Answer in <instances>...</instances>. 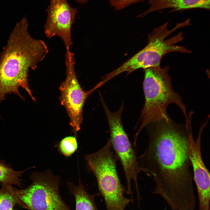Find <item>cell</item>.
<instances>
[{
    "label": "cell",
    "mask_w": 210,
    "mask_h": 210,
    "mask_svg": "<svg viewBox=\"0 0 210 210\" xmlns=\"http://www.w3.org/2000/svg\"><path fill=\"white\" fill-rule=\"evenodd\" d=\"M146 126L148 146L137 159L143 171L155 181L153 193L161 196L173 210H195L188 149L191 124H178L169 118Z\"/></svg>",
    "instance_id": "1"
},
{
    "label": "cell",
    "mask_w": 210,
    "mask_h": 210,
    "mask_svg": "<svg viewBox=\"0 0 210 210\" xmlns=\"http://www.w3.org/2000/svg\"><path fill=\"white\" fill-rule=\"evenodd\" d=\"M28 28L25 18L17 23L0 56V103L8 93L23 99L19 92L20 87L35 101L29 85V71L37 68L49 50L43 41L31 36Z\"/></svg>",
    "instance_id": "2"
},
{
    "label": "cell",
    "mask_w": 210,
    "mask_h": 210,
    "mask_svg": "<svg viewBox=\"0 0 210 210\" xmlns=\"http://www.w3.org/2000/svg\"><path fill=\"white\" fill-rule=\"evenodd\" d=\"M169 69L167 66L162 68L160 65L145 69L143 88L145 101L140 117V126L135 134V139L141 130L148 124L169 118L166 110L170 104L178 106L185 116L186 123L189 121V118L182 99L172 86Z\"/></svg>",
    "instance_id": "3"
},
{
    "label": "cell",
    "mask_w": 210,
    "mask_h": 210,
    "mask_svg": "<svg viewBox=\"0 0 210 210\" xmlns=\"http://www.w3.org/2000/svg\"><path fill=\"white\" fill-rule=\"evenodd\" d=\"M110 139L100 149L86 155L85 159L94 174L100 193L104 197L107 210H125L133 201L124 195L116 169L118 158L114 155Z\"/></svg>",
    "instance_id": "4"
},
{
    "label": "cell",
    "mask_w": 210,
    "mask_h": 210,
    "mask_svg": "<svg viewBox=\"0 0 210 210\" xmlns=\"http://www.w3.org/2000/svg\"><path fill=\"white\" fill-rule=\"evenodd\" d=\"M167 22L155 29L149 35L148 44L142 50L113 71L116 76L125 72L130 73L140 68H146L160 65L161 60L166 54L172 52L190 53L191 51L186 48L176 45L184 38L182 33H179L171 38H167L178 29L190 25L188 20L177 23L171 29L167 28Z\"/></svg>",
    "instance_id": "5"
},
{
    "label": "cell",
    "mask_w": 210,
    "mask_h": 210,
    "mask_svg": "<svg viewBox=\"0 0 210 210\" xmlns=\"http://www.w3.org/2000/svg\"><path fill=\"white\" fill-rule=\"evenodd\" d=\"M30 179L32 183L27 188L15 189L21 205L30 210H71L60 195L58 176L48 169L33 172Z\"/></svg>",
    "instance_id": "6"
},
{
    "label": "cell",
    "mask_w": 210,
    "mask_h": 210,
    "mask_svg": "<svg viewBox=\"0 0 210 210\" xmlns=\"http://www.w3.org/2000/svg\"><path fill=\"white\" fill-rule=\"evenodd\" d=\"M107 118L110 129V138L112 148L120 160L125 174L127 193L131 194V182L135 185L137 194H139L138 175L143 171L138 161L135 150L122 125L121 115L124 106L115 112H111L104 101L102 102Z\"/></svg>",
    "instance_id": "7"
},
{
    "label": "cell",
    "mask_w": 210,
    "mask_h": 210,
    "mask_svg": "<svg viewBox=\"0 0 210 210\" xmlns=\"http://www.w3.org/2000/svg\"><path fill=\"white\" fill-rule=\"evenodd\" d=\"M66 76L60 86V100L65 108L70 119V124L75 134L80 130L83 120V110L88 96L101 86L97 84L90 90L85 91L78 81L75 70L74 54L66 49L65 58Z\"/></svg>",
    "instance_id": "8"
},
{
    "label": "cell",
    "mask_w": 210,
    "mask_h": 210,
    "mask_svg": "<svg viewBox=\"0 0 210 210\" xmlns=\"http://www.w3.org/2000/svg\"><path fill=\"white\" fill-rule=\"evenodd\" d=\"M47 17L44 25V33L48 38L55 36L62 40L66 49L72 45L71 29L77 13L67 0H50L46 10Z\"/></svg>",
    "instance_id": "9"
},
{
    "label": "cell",
    "mask_w": 210,
    "mask_h": 210,
    "mask_svg": "<svg viewBox=\"0 0 210 210\" xmlns=\"http://www.w3.org/2000/svg\"><path fill=\"white\" fill-rule=\"evenodd\" d=\"M203 128L200 127L196 140L192 133L188 141L189 155L193 169V178L198 195L199 210H210V173L203 161L201 153V141Z\"/></svg>",
    "instance_id": "10"
},
{
    "label": "cell",
    "mask_w": 210,
    "mask_h": 210,
    "mask_svg": "<svg viewBox=\"0 0 210 210\" xmlns=\"http://www.w3.org/2000/svg\"><path fill=\"white\" fill-rule=\"evenodd\" d=\"M210 0H149V8L141 14L143 17L150 13L167 8L171 12L195 8L209 10Z\"/></svg>",
    "instance_id": "11"
},
{
    "label": "cell",
    "mask_w": 210,
    "mask_h": 210,
    "mask_svg": "<svg viewBox=\"0 0 210 210\" xmlns=\"http://www.w3.org/2000/svg\"><path fill=\"white\" fill-rule=\"evenodd\" d=\"M67 185L71 193L75 199L76 210H98L94 196L88 193L80 183L76 186L68 182Z\"/></svg>",
    "instance_id": "12"
},
{
    "label": "cell",
    "mask_w": 210,
    "mask_h": 210,
    "mask_svg": "<svg viewBox=\"0 0 210 210\" xmlns=\"http://www.w3.org/2000/svg\"><path fill=\"white\" fill-rule=\"evenodd\" d=\"M28 169L21 171L14 170L9 164L0 160V183L6 186L13 185L21 186V179L20 177Z\"/></svg>",
    "instance_id": "13"
},
{
    "label": "cell",
    "mask_w": 210,
    "mask_h": 210,
    "mask_svg": "<svg viewBox=\"0 0 210 210\" xmlns=\"http://www.w3.org/2000/svg\"><path fill=\"white\" fill-rule=\"evenodd\" d=\"M16 205L21 204L12 186L2 185L0 189V210H13Z\"/></svg>",
    "instance_id": "14"
},
{
    "label": "cell",
    "mask_w": 210,
    "mask_h": 210,
    "mask_svg": "<svg viewBox=\"0 0 210 210\" xmlns=\"http://www.w3.org/2000/svg\"><path fill=\"white\" fill-rule=\"evenodd\" d=\"M77 148L76 138L73 136H68L64 138L60 141L59 146V149L61 153L67 157L73 154Z\"/></svg>",
    "instance_id": "15"
},
{
    "label": "cell",
    "mask_w": 210,
    "mask_h": 210,
    "mask_svg": "<svg viewBox=\"0 0 210 210\" xmlns=\"http://www.w3.org/2000/svg\"><path fill=\"white\" fill-rule=\"evenodd\" d=\"M112 6L116 9L120 10L134 3L144 0H109Z\"/></svg>",
    "instance_id": "16"
},
{
    "label": "cell",
    "mask_w": 210,
    "mask_h": 210,
    "mask_svg": "<svg viewBox=\"0 0 210 210\" xmlns=\"http://www.w3.org/2000/svg\"><path fill=\"white\" fill-rule=\"evenodd\" d=\"M75 0L79 3H84L86 2L88 0Z\"/></svg>",
    "instance_id": "17"
}]
</instances>
